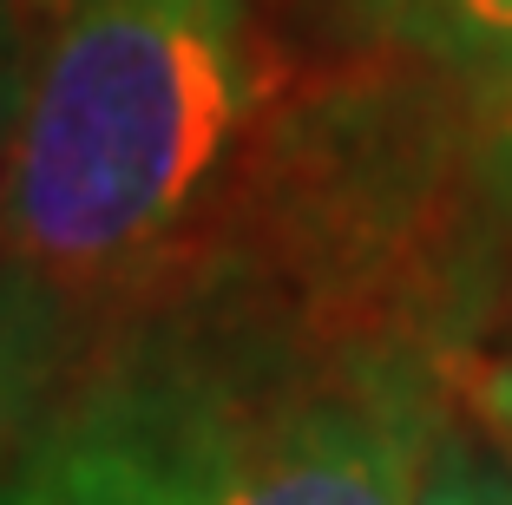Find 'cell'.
<instances>
[{"label": "cell", "mask_w": 512, "mask_h": 505, "mask_svg": "<svg viewBox=\"0 0 512 505\" xmlns=\"http://www.w3.org/2000/svg\"><path fill=\"white\" fill-rule=\"evenodd\" d=\"M473 309L421 263L217 223L86 328L0 505H414Z\"/></svg>", "instance_id": "6da1fadb"}, {"label": "cell", "mask_w": 512, "mask_h": 505, "mask_svg": "<svg viewBox=\"0 0 512 505\" xmlns=\"http://www.w3.org/2000/svg\"><path fill=\"white\" fill-rule=\"evenodd\" d=\"M256 0H53L0 171V276L79 328L178 276L270 125Z\"/></svg>", "instance_id": "7a4b0ae2"}, {"label": "cell", "mask_w": 512, "mask_h": 505, "mask_svg": "<svg viewBox=\"0 0 512 505\" xmlns=\"http://www.w3.org/2000/svg\"><path fill=\"white\" fill-rule=\"evenodd\" d=\"M342 7L381 46L434 73L486 92L512 86V0H342Z\"/></svg>", "instance_id": "3957f363"}, {"label": "cell", "mask_w": 512, "mask_h": 505, "mask_svg": "<svg viewBox=\"0 0 512 505\" xmlns=\"http://www.w3.org/2000/svg\"><path fill=\"white\" fill-rule=\"evenodd\" d=\"M86 328L60 309L53 296L0 276V473L20 460V446L33 440L53 387L66 381Z\"/></svg>", "instance_id": "277c9868"}, {"label": "cell", "mask_w": 512, "mask_h": 505, "mask_svg": "<svg viewBox=\"0 0 512 505\" xmlns=\"http://www.w3.org/2000/svg\"><path fill=\"white\" fill-rule=\"evenodd\" d=\"M414 505H512V466L467 414H453L421 466Z\"/></svg>", "instance_id": "5b68a950"}, {"label": "cell", "mask_w": 512, "mask_h": 505, "mask_svg": "<svg viewBox=\"0 0 512 505\" xmlns=\"http://www.w3.org/2000/svg\"><path fill=\"white\" fill-rule=\"evenodd\" d=\"M460 414L512 466V355H467L460 361Z\"/></svg>", "instance_id": "8992f818"}, {"label": "cell", "mask_w": 512, "mask_h": 505, "mask_svg": "<svg viewBox=\"0 0 512 505\" xmlns=\"http://www.w3.org/2000/svg\"><path fill=\"white\" fill-rule=\"evenodd\" d=\"M27 46H33V14H27V0H0V171H7V145H14V119H20Z\"/></svg>", "instance_id": "52a82bcc"}, {"label": "cell", "mask_w": 512, "mask_h": 505, "mask_svg": "<svg viewBox=\"0 0 512 505\" xmlns=\"http://www.w3.org/2000/svg\"><path fill=\"white\" fill-rule=\"evenodd\" d=\"M506 99H512V86H506ZM499 145H506V171H512V105L499 112Z\"/></svg>", "instance_id": "ba28073f"}]
</instances>
